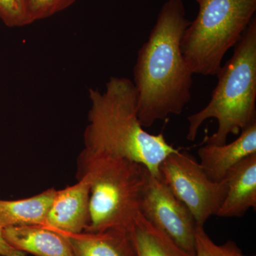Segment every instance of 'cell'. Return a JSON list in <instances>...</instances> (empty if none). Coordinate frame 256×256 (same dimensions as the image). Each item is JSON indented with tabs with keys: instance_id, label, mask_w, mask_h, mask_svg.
<instances>
[{
	"instance_id": "obj_1",
	"label": "cell",
	"mask_w": 256,
	"mask_h": 256,
	"mask_svg": "<svg viewBox=\"0 0 256 256\" xmlns=\"http://www.w3.org/2000/svg\"><path fill=\"white\" fill-rule=\"evenodd\" d=\"M191 22L182 0H168L133 69L138 112L144 128L170 114H180L192 98L193 75L182 52L184 32Z\"/></svg>"
},
{
	"instance_id": "obj_2",
	"label": "cell",
	"mask_w": 256,
	"mask_h": 256,
	"mask_svg": "<svg viewBox=\"0 0 256 256\" xmlns=\"http://www.w3.org/2000/svg\"><path fill=\"white\" fill-rule=\"evenodd\" d=\"M89 98L86 149L136 162L160 178V164L178 149L168 143L163 133L150 134L142 127L132 80L111 77L104 92L90 89Z\"/></svg>"
},
{
	"instance_id": "obj_3",
	"label": "cell",
	"mask_w": 256,
	"mask_h": 256,
	"mask_svg": "<svg viewBox=\"0 0 256 256\" xmlns=\"http://www.w3.org/2000/svg\"><path fill=\"white\" fill-rule=\"evenodd\" d=\"M218 82L206 107L188 116L186 138L196 139L206 120L214 118L218 128L205 140L222 146L230 134L238 136L256 122V20L252 18L234 48L232 58L217 74Z\"/></svg>"
},
{
	"instance_id": "obj_4",
	"label": "cell",
	"mask_w": 256,
	"mask_h": 256,
	"mask_svg": "<svg viewBox=\"0 0 256 256\" xmlns=\"http://www.w3.org/2000/svg\"><path fill=\"white\" fill-rule=\"evenodd\" d=\"M79 173L90 182L89 223L85 232L130 229L140 214L146 174L136 162L84 149Z\"/></svg>"
},
{
	"instance_id": "obj_5",
	"label": "cell",
	"mask_w": 256,
	"mask_h": 256,
	"mask_svg": "<svg viewBox=\"0 0 256 256\" xmlns=\"http://www.w3.org/2000/svg\"><path fill=\"white\" fill-rule=\"evenodd\" d=\"M198 15L184 32L182 52L194 74L216 76L224 56L254 18L256 0H195Z\"/></svg>"
},
{
	"instance_id": "obj_6",
	"label": "cell",
	"mask_w": 256,
	"mask_h": 256,
	"mask_svg": "<svg viewBox=\"0 0 256 256\" xmlns=\"http://www.w3.org/2000/svg\"><path fill=\"white\" fill-rule=\"evenodd\" d=\"M160 178L191 212L196 226L217 215L227 192L226 180L214 182L195 158L180 149L160 166Z\"/></svg>"
},
{
	"instance_id": "obj_7",
	"label": "cell",
	"mask_w": 256,
	"mask_h": 256,
	"mask_svg": "<svg viewBox=\"0 0 256 256\" xmlns=\"http://www.w3.org/2000/svg\"><path fill=\"white\" fill-rule=\"evenodd\" d=\"M140 214L176 245L195 256L194 218L164 182L149 171L143 188Z\"/></svg>"
},
{
	"instance_id": "obj_8",
	"label": "cell",
	"mask_w": 256,
	"mask_h": 256,
	"mask_svg": "<svg viewBox=\"0 0 256 256\" xmlns=\"http://www.w3.org/2000/svg\"><path fill=\"white\" fill-rule=\"evenodd\" d=\"M90 182L79 175L78 182L64 190H57L45 226L65 235L82 233L89 223Z\"/></svg>"
},
{
	"instance_id": "obj_9",
	"label": "cell",
	"mask_w": 256,
	"mask_h": 256,
	"mask_svg": "<svg viewBox=\"0 0 256 256\" xmlns=\"http://www.w3.org/2000/svg\"><path fill=\"white\" fill-rule=\"evenodd\" d=\"M252 154H256V122L242 131L240 136L229 144H206L198 150L200 164L214 182L224 180L229 170Z\"/></svg>"
},
{
	"instance_id": "obj_10",
	"label": "cell",
	"mask_w": 256,
	"mask_h": 256,
	"mask_svg": "<svg viewBox=\"0 0 256 256\" xmlns=\"http://www.w3.org/2000/svg\"><path fill=\"white\" fill-rule=\"evenodd\" d=\"M227 192L217 215L240 218L256 207V154L247 156L226 176Z\"/></svg>"
},
{
	"instance_id": "obj_11",
	"label": "cell",
	"mask_w": 256,
	"mask_h": 256,
	"mask_svg": "<svg viewBox=\"0 0 256 256\" xmlns=\"http://www.w3.org/2000/svg\"><path fill=\"white\" fill-rule=\"evenodd\" d=\"M64 235L75 256H138L130 229Z\"/></svg>"
},
{
	"instance_id": "obj_12",
	"label": "cell",
	"mask_w": 256,
	"mask_h": 256,
	"mask_svg": "<svg viewBox=\"0 0 256 256\" xmlns=\"http://www.w3.org/2000/svg\"><path fill=\"white\" fill-rule=\"evenodd\" d=\"M3 236L16 250L35 256H75L64 234L43 225L11 226Z\"/></svg>"
},
{
	"instance_id": "obj_13",
	"label": "cell",
	"mask_w": 256,
	"mask_h": 256,
	"mask_svg": "<svg viewBox=\"0 0 256 256\" xmlns=\"http://www.w3.org/2000/svg\"><path fill=\"white\" fill-rule=\"evenodd\" d=\"M56 192L50 188L30 198L0 200V228L44 225Z\"/></svg>"
},
{
	"instance_id": "obj_14",
	"label": "cell",
	"mask_w": 256,
	"mask_h": 256,
	"mask_svg": "<svg viewBox=\"0 0 256 256\" xmlns=\"http://www.w3.org/2000/svg\"><path fill=\"white\" fill-rule=\"evenodd\" d=\"M138 256H194L140 214L130 229Z\"/></svg>"
},
{
	"instance_id": "obj_15",
	"label": "cell",
	"mask_w": 256,
	"mask_h": 256,
	"mask_svg": "<svg viewBox=\"0 0 256 256\" xmlns=\"http://www.w3.org/2000/svg\"><path fill=\"white\" fill-rule=\"evenodd\" d=\"M240 249L235 242L217 245L210 238L204 226H197L195 235V256H236Z\"/></svg>"
},
{
	"instance_id": "obj_16",
	"label": "cell",
	"mask_w": 256,
	"mask_h": 256,
	"mask_svg": "<svg viewBox=\"0 0 256 256\" xmlns=\"http://www.w3.org/2000/svg\"><path fill=\"white\" fill-rule=\"evenodd\" d=\"M0 20L9 28L32 24L25 0H0Z\"/></svg>"
},
{
	"instance_id": "obj_17",
	"label": "cell",
	"mask_w": 256,
	"mask_h": 256,
	"mask_svg": "<svg viewBox=\"0 0 256 256\" xmlns=\"http://www.w3.org/2000/svg\"><path fill=\"white\" fill-rule=\"evenodd\" d=\"M76 0H25L32 22L44 20L72 6Z\"/></svg>"
},
{
	"instance_id": "obj_18",
	"label": "cell",
	"mask_w": 256,
	"mask_h": 256,
	"mask_svg": "<svg viewBox=\"0 0 256 256\" xmlns=\"http://www.w3.org/2000/svg\"><path fill=\"white\" fill-rule=\"evenodd\" d=\"M25 252H20L10 246L3 236L2 229L0 228V256H26Z\"/></svg>"
},
{
	"instance_id": "obj_19",
	"label": "cell",
	"mask_w": 256,
	"mask_h": 256,
	"mask_svg": "<svg viewBox=\"0 0 256 256\" xmlns=\"http://www.w3.org/2000/svg\"><path fill=\"white\" fill-rule=\"evenodd\" d=\"M236 256H250L244 255V254H242V250H240V252H238V254H236Z\"/></svg>"
}]
</instances>
